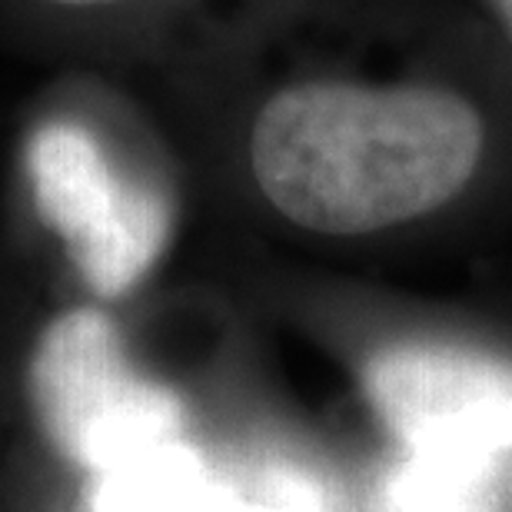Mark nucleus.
Wrapping results in <instances>:
<instances>
[{"label":"nucleus","instance_id":"1","mask_svg":"<svg viewBox=\"0 0 512 512\" xmlns=\"http://www.w3.org/2000/svg\"><path fill=\"white\" fill-rule=\"evenodd\" d=\"M483 143V117L456 90L303 80L260 107L250 170L296 227L363 237L453 200L473 180Z\"/></svg>","mask_w":512,"mask_h":512},{"label":"nucleus","instance_id":"2","mask_svg":"<svg viewBox=\"0 0 512 512\" xmlns=\"http://www.w3.org/2000/svg\"><path fill=\"white\" fill-rule=\"evenodd\" d=\"M27 386L50 446L94 476L177 443L187 426L177 393L133 366L97 306L67 310L40 333Z\"/></svg>","mask_w":512,"mask_h":512},{"label":"nucleus","instance_id":"3","mask_svg":"<svg viewBox=\"0 0 512 512\" xmlns=\"http://www.w3.org/2000/svg\"><path fill=\"white\" fill-rule=\"evenodd\" d=\"M363 386L406 453L503 459L512 453V360L449 343L386 346Z\"/></svg>","mask_w":512,"mask_h":512},{"label":"nucleus","instance_id":"4","mask_svg":"<svg viewBox=\"0 0 512 512\" xmlns=\"http://www.w3.org/2000/svg\"><path fill=\"white\" fill-rule=\"evenodd\" d=\"M37 203L100 296L127 293L167 240V207L157 193L110 167L84 133L50 127L30 150Z\"/></svg>","mask_w":512,"mask_h":512},{"label":"nucleus","instance_id":"5","mask_svg":"<svg viewBox=\"0 0 512 512\" xmlns=\"http://www.w3.org/2000/svg\"><path fill=\"white\" fill-rule=\"evenodd\" d=\"M94 512H256L253 479H233L187 439L97 476Z\"/></svg>","mask_w":512,"mask_h":512},{"label":"nucleus","instance_id":"6","mask_svg":"<svg viewBox=\"0 0 512 512\" xmlns=\"http://www.w3.org/2000/svg\"><path fill=\"white\" fill-rule=\"evenodd\" d=\"M383 512H499L496 459L406 453L383 483Z\"/></svg>","mask_w":512,"mask_h":512},{"label":"nucleus","instance_id":"7","mask_svg":"<svg viewBox=\"0 0 512 512\" xmlns=\"http://www.w3.org/2000/svg\"><path fill=\"white\" fill-rule=\"evenodd\" d=\"M253 496H256V512H326L320 489L306 483L303 476L283 473V469L256 476Z\"/></svg>","mask_w":512,"mask_h":512},{"label":"nucleus","instance_id":"8","mask_svg":"<svg viewBox=\"0 0 512 512\" xmlns=\"http://www.w3.org/2000/svg\"><path fill=\"white\" fill-rule=\"evenodd\" d=\"M489 7H493V14L499 17V24H503L509 44H512V0H486Z\"/></svg>","mask_w":512,"mask_h":512},{"label":"nucleus","instance_id":"9","mask_svg":"<svg viewBox=\"0 0 512 512\" xmlns=\"http://www.w3.org/2000/svg\"><path fill=\"white\" fill-rule=\"evenodd\" d=\"M47 4H57V7H104V4H117V0H47Z\"/></svg>","mask_w":512,"mask_h":512}]
</instances>
